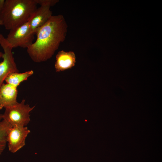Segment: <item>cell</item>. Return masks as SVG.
Here are the masks:
<instances>
[{"label":"cell","instance_id":"cell-1","mask_svg":"<svg viewBox=\"0 0 162 162\" xmlns=\"http://www.w3.org/2000/svg\"><path fill=\"white\" fill-rule=\"evenodd\" d=\"M68 26L62 15H52L36 31V39L27 49L34 62H45L51 58L65 40Z\"/></svg>","mask_w":162,"mask_h":162},{"label":"cell","instance_id":"cell-2","mask_svg":"<svg viewBox=\"0 0 162 162\" xmlns=\"http://www.w3.org/2000/svg\"><path fill=\"white\" fill-rule=\"evenodd\" d=\"M36 0H6L0 11V19L10 30L28 22L37 8Z\"/></svg>","mask_w":162,"mask_h":162},{"label":"cell","instance_id":"cell-3","mask_svg":"<svg viewBox=\"0 0 162 162\" xmlns=\"http://www.w3.org/2000/svg\"><path fill=\"white\" fill-rule=\"evenodd\" d=\"M25 100H22L20 103L5 108L3 114V119L8 122L12 127L15 126H26L30 121L31 111L35 106H30L25 104Z\"/></svg>","mask_w":162,"mask_h":162},{"label":"cell","instance_id":"cell-4","mask_svg":"<svg viewBox=\"0 0 162 162\" xmlns=\"http://www.w3.org/2000/svg\"><path fill=\"white\" fill-rule=\"evenodd\" d=\"M9 31L5 38L13 48L19 47L27 49L33 43L35 34L28 21Z\"/></svg>","mask_w":162,"mask_h":162},{"label":"cell","instance_id":"cell-5","mask_svg":"<svg viewBox=\"0 0 162 162\" xmlns=\"http://www.w3.org/2000/svg\"><path fill=\"white\" fill-rule=\"evenodd\" d=\"M0 45L3 53L2 61L0 62V88L6 78L10 73L19 72L12 52L13 48L6 40L5 38L0 34Z\"/></svg>","mask_w":162,"mask_h":162},{"label":"cell","instance_id":"cell-6","mask_svg":"<svg viewBox=\"0 0 162 162\" xmlns=\"http://www.w3.org/2000/svg\"><path fill=\"white\" fill-rule=\"evenodd\" d=\"M30 131L26 126H15L10 129L7 138L8 149L14 153L23 147L25 140Z\"/></svg>","mask_w":162,"mask_h":162},{"label":"cell","instance_id":"cell-7","mask_svg":"<svg viewBox=\"0 0 162 162\" xmlns=\"http://www.w3.org/2000/svg\"><path fill=\"white\" fill-rule=\"evenodd\" d=\"M50 8L40 6L37 8L31 16L28 22L31 30L35 34L38 29L44 25L52 15Z\"/></svg>","mask_w":162,"mask_h":162},{"label":"cell","instance_id":"cell-8","mask_svg":"<svg viewBox=\"0 0 162 162\" xmlns=\"http://www.w3.org/2000/svg\"><path fill=\"white\" fill-rule=\"evenodd\" d=\"M16 87L8 83H3L0 88V110L13 106L18 102Z\"/></svg>","mask_w":162,"mask_h":162},{"label":"cell","instance_id":"cell-9","mask_svg":"<svg viewBox=\"0 0 162 162\" xmlns=\"http://www.w3.org/2000/svg\"><path fill=\"white\" fill-rule=\"evenodd\" d=\"M76 62V57L73 51H59L56 56L55 64L56 71H63L74 67Z\"/></svg>","mask_w":162,"mask_h":162},{"label":"cell","instance_id":"cell-10","mask_svg":"<svg viewBox=\"0 0 162 162\" xmlns=\"http://www.w3.org/2000/svg\"><path fill=\"white\" fill-rule=\"evenodd\" d=\"M33 73L34 72L32 70L22 73L12 72L10 73L7 76L4 81L6 83L17 88L21 82L27 80Z\"/></svg>","mask_w":162,"mask_h":162},{"label":"cell","instance_id":"cell-11","mask_svg":"<svg viewBox=\"0 0 162 162\" xmlns=\"http://www.w3.org/2000/svg\"><path fill=\"white\" fill-rule=\"evenodd\" d=\"M12 127L4 120L2 119L0 122V142H7L8 134Z\"/></svg>","mask_w":162,"mask_h":162},{"label":"cell","instance_id":"cell-12","mask_svg":"<svg viewBox=\"0 0 162 162\" xmlns=\"http://www.w3.org/2000/svg\"><path fill=\"white\" fill-rule=\"evenodd\" d=\"M38 4L40 6L49 7L54 6L59 1L58 0H36Z\"/></svg>","mask_w":162,"mask_h":162},{"label":"cell","instance_id":"cell-13","mask_svg":"<svg viewBox=\"0 0 162 162\" xmlns=\"http://www.w3.org/2000/svg\"><path fill=\"white\" fill-rule=\"evenodd\" d=\"M6 143V142H0V156L5 148Z\"/></svg>","mask_w":162,"mask_h":162},{"label":"cell","instance_id":"cell-14","mask_svg":"<svg viewBox=\"0 0 162 162\" xmlns=\"http://www.w3.org/2000/svg\"><path fill=\"white\" fill-rule=\"evenodd\" d=\"M5 0H0V11L2 9Z\"/></svg>","mask_w":162,"mask_h":162},{"label":"cell","instance_id":"cell-15","mask_svg":"<svg viewBox=\"0 0 162 162\" xmlns=\"http://www.w3.org/2000/svg\"><path fill=\"white\" fill-rule=\"evenodd\" d=\"M3 115L2 114H0V122L3 119Z\"/></svg>","mask_w":162,"mask_h":162},{"label":"cell","instance_id":"cell-16","mask_svg":"<svg viewBox=\"0 0 162 162\" xmlns=\"http://www.w3.org/2000/svg\"><path fill=\"white\" fill-rule=\"evenodd\" d=\"M3 55V53L1 52L0 51V58H2Z\"/></svg>","mask_w":162,"mask_h":162},{"label":"cell","instance_id":"cell-17","mask_svg":"<svg viewBox=\"0 0 162 162\" xmlns=\"http://www.w3.org/2000/svg\"><path fill=\"white\" fill-rule=\"evenodd\" d=\"M0 25H3L0 19Z\"/></svg>","mask_w":162,"mask_h":162}]
</instances>
